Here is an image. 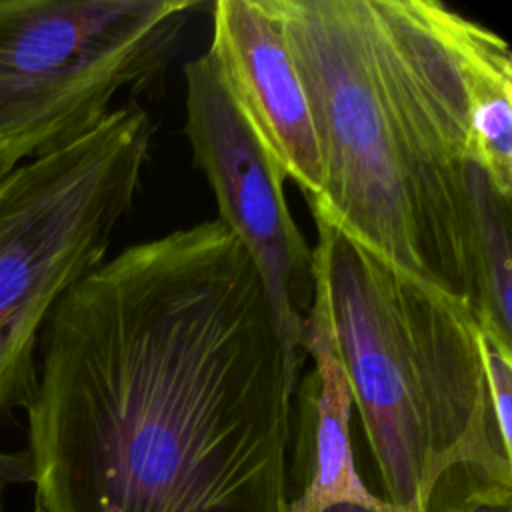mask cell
Returning a JSON list of instances; mask_svg holds the SVG:
<instances>
[{"label":"cell","instance_id":"obj_7","mask_svg":"<svg viewBox=\"0 0 512 512\" xmlns=\"http://www.w3.org/2000/svg\"><path fill=\"white\" fill-rule=\"evenodd\" d=\"M232 102L266 152L316 204L322 166L310 104L278 18L266 0L212 4L206 50Z\"/></svg>","mask_w":512,"mask_h":512},{"label":"cell","instance_id":"obj_8","mask_svg":"<svg viewBox=\"0 0 512 512\" xmlns=\"http://www.w3.org/2000/svg\"><path fill=\"white\" fill-rule=\"evenodd\" d=\"M302 352L312 358L314 366L296 390L284 512H324L336 504L394 512L382 496L368 490L356 466L350 438L352 400L334 350L326 298L318 280L306 316Z\"/></svg>","mask_w":512,"mask_h":512},{"label":"cell","instance_id":"obj_9","mask_svg":"<svg viewBox=\"0 0 512 512\" xmlns=\"http://www.w3.org/2000/svg\"><path fill=\"white\" fill-rule=\"evenodd\" d=\"M474 310L478 324L512 342V200L470 168Z\"/></svg>","mask_w":512,"mask_h":512},{"label":"cell","instance_id":"obj_14","mask_svg":"<svg viewBox=\"0 0 512 512\" xmlns=\"http://www.w3.org/2000/svg\"><path fill=\"white\" fill-rule=\"evenodd\" d=\"M30 512H48V510H46L38 500H34V508H32Z\"/></svg>","mask_w":512,"mask_h":512},{"label":"cell","instance_id":"obj_6","mask_svg":"<svg viewBox=\"0 0 512 512\" xmlns=\"http://www.w3.org/2000/svg\"><path fill=\"white\" fill-rule=\"evenodd\" d=\"M182 72L184 134L196 168L214 192L216 218L234 232L256 266L284 350L302 360L316 284L314 248L288 208L286 176L232 102L208 54L186 62Z\"/></svg>","mask_w":512,"mask_h":512},{"label":"cell","instance_id":"obj_10","mask_svg":"<svg viewBox=\"0 0 512 512\" xmlns=\"http://www.w3.org/2000/svg\"><path fill=\"white\" fill-rule=\"evenodd\" d=\"M478 340L494 424L502 444L512 450V342L482 326Z\"/></svg>","mask_w":512,"mask_h":512},{"label":"cell","instance_id":"obj_11","mask_svg":"<svg viewBox=\"0 0 512 512\" xmlns=\"http://www.w3.org/2000/svg\"><path fill=\"white\" fill-rule=\"evenodd\" d=\"M440 512H512V486L484 482L458 494Z\"/></svg>","mask_w":512,"mask_h":512},{"label":"cell","instance_id":"obj_3","mask_svg":"<svg viewBox=\"0 0 512 512\" xmlns=\"http://www.w3.org/2000/svg\"><path fill=\"white\" fill-rule=\"evenodd\" d=\"M314 272L336 356L394 512H438L478 482L512 486L474 304L318 224Z\"/></svg>","mask_w":512,"mask_h":512},{"label":"cell","instance_id":"obj_2","mask_svg":"<svg viewBox=\"0 0 512 512\" xmlns=\"http://www.w3.org/2000/svg\"><path fill=\"white\" fill-rule=\"evenodd\" d=\"M322 166L310 206L394 268L474 304L468 44L438 0H266Z\"/></svg>","mask_w":512,"mask_h":512},{"label":"cell","instance_id":"obj_13","mask_svg":"<svg viewBox=\"0 0 512 512\" xmlns=\"http://www.w3.org/2000/svg\"><path fill=\"white\" fill-rule=\"evenodd\" d=\"M324 512H374L370 508H364V506H356V504H336Z\"/></svg>","mask_w":512,"mask_h":512},{"label":"cell","instance_id":"obj_5","mask_svg":"<svg viewBox=\"0 0 512 512\" xmlns=\"http://www.w3.org/2000/svg\"><path fill=\"white\" fill-rule=\"evenodd\" d=\"M198 0H0V176L164 76Z\"/></svg>","mask_w":512,"mask_h":512},{"label":"cell","instance_id":"obj_4","mask_svg":"<svg viewBox=\"0 0 512 512\" xmlns=\"http://www.w3.org/2000/svg\"><path fill=\"white\" fill-rule=\"evenodd\" d=\"M154 132L150 112L130 98L80 140L0 176V420L32 400L44 324L106 260Z\"/></svg>","mask_w":512,"mask_h":512},{"label":"cell","instance_id":"obj_1","mask_svg":"<svg viewBox=\"0 0 512 512\" xmlns=\"http://www.w3.org/2000/svg\"><path fill=\"white\" fill-rule=\"evenodd\" d=\"M218 218L132 244L48 316L28 402L48 512H284L298 368Z\"/></svg>","mask_w":512,"mask_h":512},{"label":"cell","instance_id":"obj_12","mask_svg":"<svg viewBox=\"0 0 512 512\" xmlns=\"http://www.w3.org/2000/svg\"><path fill=\"white\" fill-rule=\"evenodd\" d=\"M34 482V468L28 450L20 452H2L0 450V512H2V496L12 484Z\"/></svg>","mask_w":512,"mask_h":512}]
</instances>
